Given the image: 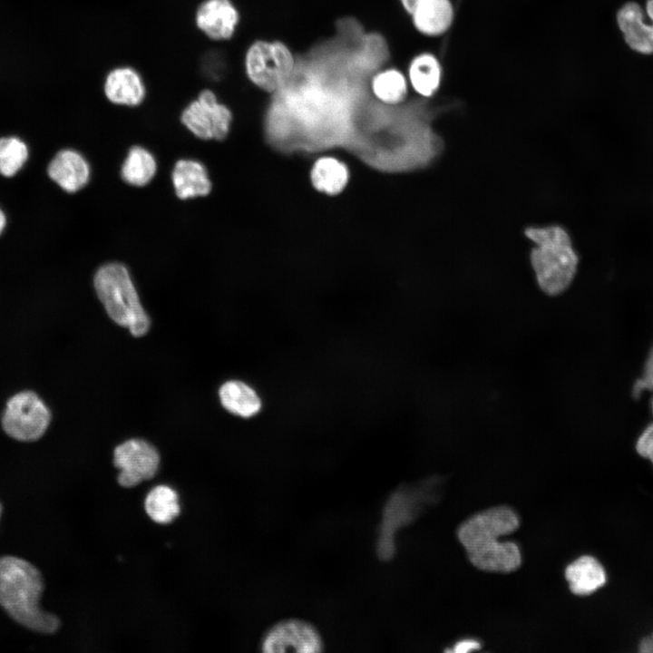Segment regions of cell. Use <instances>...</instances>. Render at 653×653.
Masks as SVG:
<instances>
[{"instance_id":"1","label":"cell","mask_w":653,"mask_h":653,"mask_svg":"<svg viewBox=\"0 0 653 653\" xmlns=\"http://www.w3.org/2000/svg\"><path fill=\"white\" fill-rule=\"evenodd\" d=\"M519 524L512 509L497 506L465 520L457 535L473 566L486 571L510 572L521 563L520 549L513 541L498 539L515 531Z\"/></svg>"},{"instance_id":"2","label":"cell","mask_w":653,"mask_h":653,"mask_svg":"<svg viewBox=\"0 0 653 653\" xmlns=\"http://www.w3.org/2000/svg\"><path fill=\"white\" fill-rule=\"evenodd\" d=\"M44 587L41 572L33 564L15 556L0 557V606L20 625L51 634L61 622L39 606Z\"/></svg>"},{"instance_id":"3","label":"cell","mask_w":653,"mask_h":653,"mask_svg":"<svg viewBox=\"0 0 653 653\" xmlns=\"http://www.w3.org/2000/svg\"><path fill=\"white\" fill-rule=\"evenodd\" d=\"M525 235L535 244L531 262L540 288L551 296L560 294L571 283L579 261L569 234L549 226L529 228Z\"/></svg>"},{"instance_id":"4","label":"cell","mask_w":653,"mask_h":653,"mask_svg":"<svg viewBox=\"0 0 653 653\" xmlns=\"http://www.w3.org/2000/svg\"><path fill=\"white\" fill-rule=\"evenodd\" d=\"M94 287L109 317L127 327L132 336H144L150 318L143 309L127 268L120 263L101 267L94 276Z\"/></svg>"},{"instance_id":"5","label":"cell","mask_w":653,"mask_h":653,"mask_svg":"<svg viewBox=\"0 0 653 653\" xmlns=\"http://www.w3.org/2000/svg\"><path fill=\"white\" fill-rule=\"evenodd\" d=\"M295 65L293 52L279 40H256L249 44L244 56L247 78L268 93L278 91L288 83Z\"/></svg>"},{"instance_id":"6","label":"cell","mask_w":653,"mask_h":653,"mask_svg":"<svg viewBox=\"0 0 653 653\" xmlns=\"http://www.w3.org/2000/svg\"><path fill=\"white\" fill-rule=\"evenodd\" d=\"M51 422V412L42 398L34 391H21L6 402L1 416L4 432L20 442H34L46 432Z\"/></svg>"},{"instance_id":"7","label":"cell","mask_w":653,"mask_h":653,"mask_svg":"<svg viewBox=\"0 0 653 653\" xmlns=\"http://www.w3.org/2000/svg\"><path fill=\"white\" fill-rule=\"evenodd\" d=\"M421 487L400 486L387 498L376 540V553L384 561L395 552V536L398 529L411 523L418 516L426 501Z\"/></svg>"},{"instance_id":"8","label":"cell","mask_w":653,"mask_h":653,"mask_svg":"<svg viewBox=\"0 0 653 653\" xmlns=\"http://www.w3.org/2000/svg\"><path fill=\"white\" fill-rule=\"evenodd\" d=\"M324 648L325 642L317 628L299 618H287L275 622L260 640V650L265 653H317Z\"/></svg>"},{"instance_id":"9","label":"cell","mask_w":653,"mask_h":653,"mask_svg":"<svg viewBox=\"0 0 653 653\" xmlns=\"http://www.w3.org/2000/svg\"><path fill=\"white\" fill-rule=\"evenodd\" d=\"M232 121L230 110L210 90H203L181 113L182 123L197 137L223 140Z\"/></svg>"},{"instance_id":"10","label":"cell","mask_w":653,"mask_h":653,"mask_svg":"<svg viewBox=\"0 0 653 653\" xmlns=\"http://www.w3.org/2000/svg\"><path fill=\"white\" fill-rule=\"evenodd\" d=\"M113 463L120 470L117 477L120 485L131 488L156 474L160 455L148 442L131 439L115 448Z\"/></svg>"},{"instance_id":"11","label":"cell","mask_w":653,"mask_h":653,"mask_svg":"<svg viewBox=\"0 0 653 653\" xmlns=\"http://www.w3.org/2000/svg\"><path fill=\"white\" fill-rule=\"evenodd\" d=\"M239 12L231 0H205L196 11V24L209 38H232L239 23Z\"/></svg>"},{"instance_id":"12","label":"cell","mask_w":653,"mask_h":653,"mask_svg":"<svg viewBox=\"0 0 653 653\" xmlns=\"http://www.w3.org/2000/svg\"><path fill=\"white\" fill-rule=\"evenodd\" d=\"M46 172L50 180L63 190L74 193L87 184L90 166L80 152L63 149L49 161Z\"/></svg>"},{"instance_id":"13","label":"cell","mask_w":653,"mask_h":653,"mask_svg":"<svg viewBox=\"0 0 653 653\" xmlns=\"http://www.w3.org/2000/svg\"><path fill=\"white\" fill-rule=\"evenodd\" d=\"M647 12L652 24L643 20L640 6L633 2L625 4L618 12L617 21L629 46L641 54H653V0L647 2Z\"/></svg>"},{"instance_id":"14","label":"cell","mask_w":653,"mask_h":653,"mask_svg":"<svg viewBox=\"0 0 653 653\" xmlns=\"http://www.w3.org/2000/svg\"><path fill=\"white\" fill-rule=\"evenodd\" d=\"M103 91L107 99L118 105L137 106L145 97V85L132 67H117L107 74Z\"/></svg>"},{"instance_id":"15","label":"cell","mask_w":653,"mask_h":653,"mask_svg":"<svg viewBox=\"0 0 653 653\" xmlns=\"http://www.w3.org/2000/svg\"><path fill=\"white\" fill-rule=\"evenodd\" d=\"M414 28L426 36L444 34L453 20L450 0H420L410 14Z\"/></svg>"},{"instance_id":"16","label":"cell","mask_w":653,"mask_h":653,"mask_svg":"<svg viewBox=\"0 0 653 653\" xmlns=\"http://www.w3.org/2000/svg\"><path fill=\"white\" fill-rule=\"evenodd\" d=\"M172 182L176 195L181 200L205 196L211 189L206 168L193 160H180L176 162Z\"/></svg>"},{"instance_id":"17","label":"cell","mask_w":653,"mask_h":653,"mask_svg":"<svg viewBox=\"0 0 653 653\" xmlns=\"http://www.w3.org/2000/svg\"><path fill=\"white\" fill-rule=\"evenodd\" d=\"M570 590L580 596L590 595L601 588L607 580L602 565L591 556H581L565 570Z\"/></svg>"},{"instance_id":"18","label":"cell","mask_w":653,"mask_h":653,"mask_svg":"<svg viewBox=\"0 0 653 653\" xmlns=\"http://www.w3.org/2000/svg\"><path fill=\"white\" fill-rule=\"evenodd\" d=\"M407 79L411 87L423 97L433 96L440 87L442 66L438 59L430 53H421L409 63Z\"/></svg>"},{"instance_id":"19","label":"cell","mask_w":653,"mask_h":653,"mask_svg":"<svg viewBox=\"0 0 653 653\" xmlns=\"http://www.w3.org/2000/svg\"><path fill=\"white\" fill-rule=\"evenodd\" d=\"M407 76L399 69L386 67L376 72L370 80V90L379 102L396 105L403 102L408 93Z\"/></svg>"},{"instance_id":"20","label":"cell","mask_w":653,"mask_h":653,"mask_svg":"<svg viewBox=\"0 0 653 653\" xmlns=\"http://www.w3.org/2000/svg\"><path fill=\"white\" fill-rule=\"evenodd\" d=\"M219 395L223 407L239 416L250 417L260 410L259 397L251 387L242 382H226L220 387Z\"/></svg>"},{"instance_id":"21","label":"cell","mask_w":653,"mask_h":653,"mask_svg":"<svg viewBox=\"0 0 653 653\" xmlns=\"http://www.w3.org/2000/svg\"><path fill=\"white\" fill-rule=\"evenodd\" d=\"M148 516L155 522L168 524L180 512L177 492L168 485H157L147 494L144 502Z\"/></svg>"},{"instance_id":"22","label":"cell","mask_w":653,"mask_h":653,"mask_svg":"<svg viewBox=\"0 0 653 653\" xmlns=\"http://www.w3.org/2000/svg\"><path fill=\"white\" fill-rule=\"evenodd\" d=\"M347 180L346 167L335 158H321L313 166L311 180L319 191L337 194L346 187Z\"/></svg>"},{"instance_id":"23","label":"cell","mask_w":653,"mask_h":653,"mask_svg":"<svg viewBox=\"0 0 653 653\" xmlns=\"http://www.w3.org/2000/svg\"><path fill=\"white\" fill-rule=\"evenodd\" d=\"M156 168L152 154L142 147L134 146L123 162L122 177L131 185L143 186L153 178Z\"/></svg>"},{"instance_id":"24","label":"cell","mask_w":653,"mask_h":653,"mask_svg":"<svg viewBox=\"0 0 653 653\" xmlns=\"http://www.w3.org/2000/svg\"><path fill=\"white\" fill-rule=\"evenodd\" d=\"M30 157L28 144L19 136L0 137V175L10 179L16 176Z\"/></svg>"},{"instance_id":"25","label":"cell","mask_w":653,"mask_h":653,"mask_svg":"<svg viewBox=\"0 0 653 653\" xmlns=\"http://www.w3.org/2000/svg\"><path fill=\"white\" fill-rule=\"evenodd\" d=\"M638 453L653 463V424L646 428L636 445Z\"/></svg>"},{"instance_id":"26","label":"cell","mask_w":653,"mask_h":653,"mask_svg":"<svg viewBox=\"0 0 653 653\" xmlns=\"http://www.w3.org/2000/svg\"><path fill=\"white\" fill-rule=\"evenodd\" d=\"M480 648H481V644L478 641H476L474 639H463L455 644L453 652L465 653V652L473 651L475 649H479Z\"/></svg>"},{"instance_id":"27","label":"cell","mask_w":653,"mask_h":653,"mask_svg":"<svg viewBox=\"0 0 653 653\" xmlns=\"http://www.w3.org/2000/svg\"><path fill=\"white\" fill-rule=\"evenodd\" d=\"M639 650L642 652H653V633L640 642Z\"/></svg>"},{"instance_id":"28","label":"cell","mask_w":653,"mask_h":653,"mask_svg":"<svg viewBox=\"0 0 653 653\" xmlns=\"http://www.w3.org/2000/svg\"><path fill=\"white\" fill-rule=\"evenodd\" d=\"M402 7L407 14H411L414 6L420 0H399Z\"/></svg>"},{"instance_id":"29","label":"cell","mask_w":653,"mask_h":653,"mask_svg":"<svg viewBox=\"0 0 653 653\" xmlns=\"http://www.w3.org/2000/svg\"><path fill=\"white\" fill-rule=\"evenodd\" d=\"M7 227V216L5 210L0 206V237L5 232Z\"/></svg>"},{"instance_id":"30","label":"cell","mask_w":653,"mask_h":653,"mask_svg":"<svg viewBox=\"0 0 653 653\" xmlns=\"http://www.w3.org/2000/svg\"><path fill=\"white\" fill-rule=\"evenodd\" d=\"M1 512H2V507H1V504H0V517H1Z\"/></svg>"},{"instance_id":"31","label":"cell","mask_w":653,"mask_h":653,"mask_svg":"<svg viewBox=\"0 0 653 653\" xmlns=\"http://www.w3.org/2000/svg\"><path fill=\"white\" fill-rule=\"evenodd\" d=\"M652 411H653V402H652Z\"/></svg>"}]
</instances>
